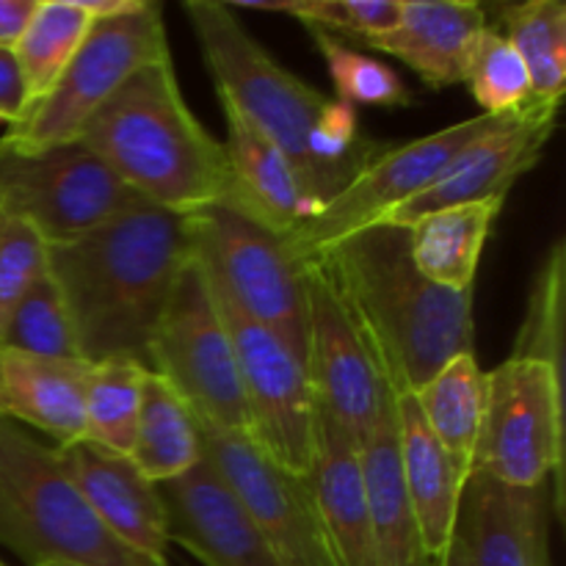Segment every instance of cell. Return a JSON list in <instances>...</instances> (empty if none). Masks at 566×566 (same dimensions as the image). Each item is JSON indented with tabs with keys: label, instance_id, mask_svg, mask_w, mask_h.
I'll list each match as a JSON object with an SVG mask.
<instances>
[{
	"label": "cell",
	"instance_id": "26",
	"mask_svg": "<svg viewBox=\"0 0 566 566\" xmlns=\"http://www.w3.org/2000/svg\"><path fill=\"white\" fill-rule=\"evenodd\" d=\"M412 396L431 434L470 479L486 409V370L475 354L453 357Z\"/></svg>",
	"mask_w": 566,
	"mask_h": 566
},
{
	"label": "cell",
	"instance_id": "24",
	"mask_svg": "<svg viewBox=\"0 0 566 566\" xmlns=\"http://www.w3.org/2000/svg\"><path fill=\"white\" fill-rule=\"evenodd\" d=\"M359 459H363V475L368 486L374 566H442V558H431L426 553L407 492H403L392 401L387 403L368 440L359 446Z\"/></svg>",
	"mask_w": 566,
	"mask_h": 566
},
{
	"label": "cell",
	"instance_id": "21",
	"mask_svg": "<svg viewBox=\"0 0 566 566\" xmlns=\"http://www.w3.org/2000/svg\"><path fill=\"white\" fill-rule=\"evenodd\" d=\"M398 431V468L403 492L431 558H442L457 534L459 503L468 479L437 442L412 392L392 396Z\"/></svg>",
	"mask_w": 566,
	"mask_h": 566
},
{
	"label": "cell",
	"instance_id": "22",
	"mask_svg": "<svg viewBox=\"0 0 566 566\" xmlns=\"http://www.w3.org/2000/svg\"><path fill=\"white\" fill-rule=\"evenodd\" d=\"M88 363L44 359L0 346V418L42 431L53 446L81 440Z\"/></svg>",
	"mask_w": 566,
	"mask_h": 566
},
{
	"label": "cell",
	"instance_id": "18",
	"mask_svg": "<svg viewBox=\"0 0 566 566\" xmlns=\"http://www.w3.org/2000/svg\"><path fill=\"white\" fill-rule=\"evenodd\" d=\"M551 486H509L473 473L464 484L457 539L470 566H551Z\"/></svg>",
	"mask_w": 566,
	"mask_h": 566
},
{
	"label": "cell",
	"instance_id": "20",
	"mask_svg": "<svg viewBox=\"0 0 566 566\" xmlns=\"http://www.w3.org/2000/svg\"><path fill=\"white\" fill-rule=\"evenodd\" d=\"M307 484L313 490L335 564L374 566V528L359 446L352 434L321 412L315 423V457Z\"/></svg>",
	"mask_w": 566,
	"mask_h": 566
},
{
	"label": "cell",
	"instance_id": "28",
	"mask_svg": "<svg viewBox=\"0 0 566 566\" xmlns=\"http://www.w3.org/2000/svg\"><path fill=\"white\" fill-rule=\"evenodd\" d=\"M94 17L83 0H36L31 20L14 42L28 88V105L42 99L86 39Z\"/></svg>",
	"mask_w": 566,
	"mask_h": 566
},
{
	"label": "cell",
	"instance_id": "11",
	"mask_svg": "<svg viewBox=\"0 0 566 566\" xmlns=\"http://www.w3.org/2000/svg\"><path fill=\"white\" fill-rule=\"evenodd\" d=\"M210 291L235 352L249 434L282 470L307 479L315 457L318 407L302 357L293 354L274 332L227 302L213 282Z\"/></svg>",
	"mask_w": 566,
	"mask_h": 566
},
{
	"label": "cell",
	"instance_id": "10",
	"mask_svg": "<svg viewBox=\"0 0 566 566\" xmlns=\"http://www.w3.org/2000/svg\"><path fill=\"white\" fill-rule=\"evenodd\" d=\"M564 376L542 359L509 357L486 370V409L473 473L509 486H547L562 497Z\"/></svg>",
	"mask_w": 566,
	"mask_h": 566
},
{
	"label": "cell",
	"instance_id": "4",
	"mask_svg": "<svg viewBox=\"0 0 566 566\" xmlns=\"http://www.w3.org/2000/svg\"><path fill=\"white\" fill-rule=\"evenodd\" d=\"M75 142L153 208L191 216L227 205L243 213L224 142H216L186 105L171 55L127 77Z\"/></svg>",
	"mask_w": 566,
	"mask_h": 566
},
{
	"label": "cell",
	"instance_id": "14",
	"mask_svg": "<svg viewBox=\"0 0 566 566\" xmlns=\"http://www.w3.org/2000/svg\"><path fill=\"white\" fill-rule=\"evenodd\" d=\"M307 296V343L304 368L321 415L340 426L363 446L392 401L357 326L348 318L340 296L315 260L304 263Z\"/></svg>",
	"mask_w": 566,
	"mask_h": 566
},
{
	"label": "cell",
	"instance_id": "9",
	"mask_svg": "<svg viewBox=\"0 0 566 566\" xmlns=\"http://www.w3.org/2000/svg\"><path fill=\"white\" fill-rule=\"evenodd\" d=\"M144 205L149 202L81 142L39 149L0 142V210L28 221L48 247L75 241Z\"/></svg>",
	"mask_w": 566,
	"mask_h": 566
},
{
	"label": "cell",
	"instance_id": "33",
	"mask_svg": "<svg viewBox=\"0 0 566 566\" xmlns=\"http://www.w3.org/2000/svg\"><path fill=\"white\" fill-rule=\"evenodd\" d=\"M3 346L44 359H81L64 293L55 285L50 271H44L36 285L17 304Z\"/></svg>",
	"mask_w": 566,
	"mask_h": 566
},
{
	"label": "cell",
	"instance_id": "27",
	"mask_svg": "<svg viewBox=\"0 0 566 566\" xmlns=\"http://www.w3.org/2000/svg\"><path fill=\"white\" fill-rule=\"evenodd\" d=\"M202 457V426L197 415L158 374L147 370L130 451L133 464L153 484H164L188 473Z\"/></svg>",
	"mask_w": 566,
	"mask_h": 566
},
{
	"label": "cell",
	"instance_id": "1",
	"mask_svg": "<svg viewBox=\"0 0 566 566\" xmlns=\"http://www.w3.org/2000/svg\"><path fill=\"white\" fill-rule=\"evenodd\" d=\"M182 11L216 83V97L285 155L321 208L390 147L359 133L352 105L324 97L285 70L227 3L186 0Z\"/></svg>",
	"mask_w": 566,
	"mask_h": 566
},
{
	"label": "cell",
	"instance_id": "37",
	"mask_svg": "<svg viewBox=\"0 0 566 566\" xmlns=\"http://www.w3.org/2000/svg\"><path fill=\"white\" fill-rule=\"evenodd\" d=\"M28 108V88L14 50L0 48V122L14 125Z\"/></svg>",
	"mask_w": 566,
	"mask_h": 566
},
{
	"label": "cell",
	"instance_id": "6",
	"mask_svg": "<svg viewBox=\"0 0 566 566\" xmlns=\"http://www.w3.org/2000/svg\"><path fill=\"white\" fill-rule=\"evenodd\" d=\"M164 6L127 0L116 14L92 22L55 86L31 103L0 142L39 149L75 142L94 111L142 66L169 59Z\"/></svg>",
	"mask_w": 566,
	"mask_h": 566
},
{
	"label": "cell",
	"instance_id": "13",
	"mask_svg": "<svg viewBox=\"0 0 566 566\" xmlns=\"http://www.w3.org/2000/svg\"><path fill=\"white\" fill-rule=\"evenodd\" d=\"M202 453L243 503L280 566H337L307 479L282 470L249 431L202 426Z\"/></svg>",
	"mask_w": 566,
	"mask_h": 566
},
{
	"label": "cell",
	"instance_id": "35",
	"mask_svg": "<svg viewBox=\"0 0 566 566\" xmlns=\"http://www.w3.org/2000/svg\"><path fill=\"white\" fill-rule=\"evenodd\" d=\"M313 42L318 44L329 77L335 83V92L340 103L346 105H379V108H403L412 103L407 83L401 81L390 64L370 59V55L357 53L346 42L335 39L332 33L307 28Z\"/></svg>",
	"mask_w": 566,
	"mask_h": 566
},
{
	"label": "cell",
	"instance_id": "17",
	"mask_svg": "<svg viewBox=\"0 0 566 566\" xmlns=\"http://www.w3.org/2000/svg\"><path fill=\"white\" fill-rule=\"evenodd\" d=\"M55 448L94 517L133 553L158 566H169V536L158 484H153L125 453L105 451L86 440Z\"/></svg>",
	"mask_w": 566,
	"mask_h": 566
},
{
	"label": "cell",
	"instance_id": "38",
	"mask_svg": "<svg viewBox=\"0 0 566 566\" xmlns=\"http://www.w3.org/2000/svg\"><path fill=\"white\" fill-rule=\"evenodd\" d=\"M33 9L36 0H0V48H14Z\"/></svg>",
	"mask_w": 566,
	"mask_h": 566
},
{
	"label": "cell",
	"instance_id": "16",
	"mask_svg": "<svg viewBox=\"0 0 566 566\" xmlns=\"http://www.w3.org/2000/svg\"><path fill=\"white\" fill-rule=\"evenodd\" d=\"M158 490L169 545L175 542L205 566H280L243 503L205 457Z\"/></svg>",
	"mask_w": 566,
	"mask_h": 566
},
{
	"label": "cell",
	"instance_id": "32",
	"mask_svg": "<svg viewBox=\"0 0 566 566\" xmlns=\"http://www.w3.org/2000/svg\"><path fill=\"white\" fill-rule=\"evenodd\" d=\"M464 86L486 116H506L534 99L523 59L503 33L484 28L464 66Z\"/></svg>",
	"mask_w": 566,
	"mask_h": 566
},
{
	"label": "cell",
	"instance_id": "23",
	"mask_svg": "<svg viewBox=\"0 0 566 566\" xmlns=\"http://www.w3.org/2000/svg\"><path fill=\"white\" fill-rule=\"evenodd\" d=\"M227 122V160L238 182L243 216L287 238L321 210L298 182L285 155L260 136L230 103L219 99Z\"/></svg>",
	"mask_w": 566,
	"mask_h": 566
},
{
	"label": "cell",
	"instance_id": "29",
	"mask_svg": "<svg viewBox=\"0 0 566 566\" xmlns=\"http://www.w3.org/2000/svg\"><path fill=\"white\" fill-rule=\"evenodd\" d=\"M147 368L133 359H105L88 365L83 385L81 440L130 457L136 440L142 387Z\"/></svg>",
	"mask_w": 566,
	"mask_h": 566
},
{
	"label": "cell",
	"instance_id": "5",
	"mask_svg": "<svg viewBox=\"0 0 566 566\" xmlns=\"http://www.w3.org/2000/svg\"><path fill=\"white\" fill-rule=\"evenodd\" d=\"M0 547L25 566H158L86 506L59 448L0 418Z\"/></svg>",
	"mask_w": 566,
	"mask_h": 566
},
{
	"label": "cell",
	"instance_id": "30",
	"mask_svg": "<svg viewBox=\"0 0 566 566\" xmlns=\"http://www.w3.org/2000/svg\"><path fill=\"white\" fill-rule=\"evenodd\" d=\"M506 39L523 59L531 92L539 103H562L566 88V6L525 0L503 9Z\"/></svg>",
	"mask_w": 566,
	"mask_h": 566
},
{
	"label": "cell",
	"instance_id": "41",
	"mask_svg": "<svg viewBox=\"0 0 566 566\" xmlns=\"http://www.w3.org/2000/svg\"><path fill=\"white\" fill-rule=\"evenodd\" d=\"M53 566H55V564H53Z\"/></svg>",
	"mask_w": 566,
	"mask_h": 566
},
{
	"label": "cell",
	"instance_id": "2",
	"mask_svg": "<svg viewBox=\"0 0 566 566\" xmlns=\"http://www.w3.org/2000/svg\"><path fill=\"white\" fill-rule=\"evenodd\" d=\"M191 252L186 216L153 205L48 247L83 363L133 359L147 368L155 326Z\"/></svg>",
	"mask_w": 566,
	"mask_h": 566
},
{
	"label": "cell",
	"instance_id": "31",
	"mask_svg": "<svg viewBox=\"0 0 566 566\" xmlns=\"http://www.w3.org/2000/svg\"><path fill=\"white\" fill-rule=\"evenodd\" d=\"M564 293H566V249L556 241L542 260L531 285L528 307L514 340L512 357L542 359L562 370L564 357Z\"/></svg>",
	"mask_w": 566,
	"mask_h": 566
},
{
	"label": "cell",
	"instance_id": "15",
	"mask_svg": "<svg viewBox=\"0 0 566 566\" xmlns=\"http://www.w3.org/2000/svg\"><path fill=\"white\" fill-rule=\"evenodd\" d=\"M558 108L562 103L531 99L525 108L501 116L497 125L468 144L423 193L398 205L379 224L409 227L434 210L506 199L514 182L528 175L545 155L556 130Z\"/></svg>",
	"mask_w": 566,
	"mask_h": 566
},
{
	"label": "cell",
	"instance_id": "19",
	"mask_svg": "<svg viewBox=\"0 0 566 566\" xmlns=\"http://www.w3.org/2000/svg\"><path fill=\"white\" fill-rule=\"evenodd\" d=\"M490 28L486 11L470 0H401L398 22L368 48L407 64L426 86L464 81V66L479 33Z\"/></svg>",
	"mask_w": 566,
	"mask_h": 566
},
{
	"label": "cell",
	"instance_id": "39",
	"mask_svg": "<svg viewBox=\"0 0 566 566\" xmlns=\"http://www.w3.org/2000/svg\"><path fill=\"white\" fill-rule=\"evenodd\" d=\"M442 566H470L468 564V556H464V547L459 545L457 536H453L451 547H448L446 556H442Z\"/></svg>",
	"mask_w": 566,
	"mask_h": 566
},
{
	"label": "cell",
	"instance_id": "8",
	"mask_svg": "<svg viewBox=\"0 0 566 566\" xmlns=\"http://www.w3.org/2000/svg\"><path fill=\"white\" fill-rule=\"evenodd\" d=\"M147 368L197 415L199 426L249 431L235 352L197 254L182 265L149 343Z\"/></svg>",
	"mask_w": 566,
	"mask_h": 566
},
{
	"label": "cell",
	"instance_id": "36",
	"mask_svg": "<svg viewBox=\"0 0 566 566\" xmlns=\"http://www.w3.org/2000/svg\"><path fill=\"white\" fill-rule=\"evenodd\" d=\"M48 271V241L28 221L0 210V346L17 304Z\"/></svg>",
	"mask_w": 566,
	"mask_h": 566
},
{
	"label": "cell",
	"instance_id": "3",
	"mask_svg": "<svg viewBox=\"0 0 566 566\" xmlns=\"http://www.w3.org/2000/svg\"><path fill=\"white\" fill-rule=\"evenodd\" d=\"M313 260L392 396L415 392L453 357L473 354V291H446L426 280L409 258L403 227H368Z\"/></svg>",
	"mask_w": 566,
	"mask_h": 566
},
{
	"label": "cell",
	"instance_id": "7",
	"mask_svg": "<svg viewBox=\"0 0 566 566\" xmlns=\"http://www.w3.org/2000/svg\"><path fill=\"white\" fill-rule=\"evenodd\" d=\"M186 224L193 254L216 291L274 332L304 363V263L293 258L285 238L227 205L197 210L186 216Z\"/></svg>",
	"mask_w": 566,
	"mask_h": 566
},
{
	"label": "cell",
	"instance_id": "12",
	"mask_svg": "<svg viewBox=\"0 0 566 566\" xmlns=\"http://www.w3.org/2000/svg\"><path fill=\"white\" fill-rule=\"evenodd\" d=\"M501 116L479 114L409 144H390L335 199L285 238L298 263L318 258L343 238L376 227L390 210L423 193L468 144L497 125Z\"/></svg>",
	"mask_w": 566,
	"mask_h": 566
},
{
	"label": "cell",
	"instance_id": "40",
	"mask_svg": "<svg viewBox=\"0 0 566 566\" xmlns=\"http://www.w3.org/2000/svg\"><path fill=\"white\" fill-rule=\"evenodd\" d=\"M0 566H6V564H3V562H0Z\"/></svg>",
	"mask_w": 566,
	"mask_h": 566
},
{
	"label": "cell",
	"instance_id": "34",
	"mask_svg": "<svg viewBox=\"0 0 566 566\" xmlns=\"http://www.w3.org/2000/svg\"><path fill=\"white\" fill-rule=\"evenodd\" d=\"M232 11H274L302 22L304 28H318L340 42L357 39L368 44L398 22L401 0H254V3H227Z\"/></svg>",
	"mask_w": 566,
	"mask_h": 566
},
{
	"label": "cell",
	"instance_id": "25",
	"mask_svg": "<svg viewBox=\"0 0 566 566\" xmlns=\"http://www.w3.org/2000/svg\"><path fill=\"white\" fill-rule=\"evenodd\" d=\"M506 199L434 210L403 227L415 269L446 291H473L484 243Z\"/></svg>",
	"mask_w": 566,
	"mask_h": 566
}]
</instances>
